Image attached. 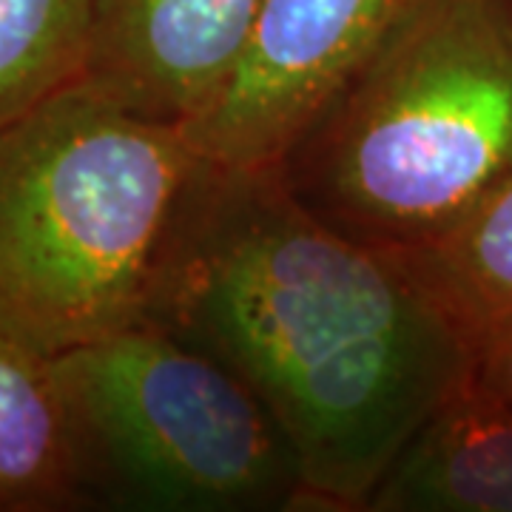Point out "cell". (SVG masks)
<instances>
[{"label":"cell","mask_w":512,"mask_h":512,"mask_svg":"<svg viewBox=\"0 0 512 512\" xmlns=\"http://www.w3.org/2000/svg\"><path fill=\"white\" fill-rule=\"evenodd\" d=\"M55 365L92 498L157 512H302L291 444L214 356L137 325Z\"/></svg>","instance_id":"cell-4"},{"label":"cell","mask_w":512,"mask_h":512,"mask_svg":"<svg viewBox=\"0 0 512 512\" xmlns=\"http://www.w3.org/2000/svg\"><path fill=\"white\" fill-rule=\"evenodd\" d=\"M365 512H512V402L467 379L407 439Z\"/></svg>","instance_id":"cell-7"},{"label":"cell","mask_w":512,"mask_h":512,"mask_svg":"<svg viewBox=\"0 0 512 512\" xmlns=\"http://www.w3.org/2000/svg\"><path fill=\"white\" fill-rule=\"evenodd\" d=\"M470 379L512 402V319L484 330L473 342Z\"/></svg>","instance_id":"cell-11"},{"label":"cell","mask_w":512,"mask_h":512,"mask_svg":"<svg viewBox=\"0 0 512 512\" xmlns=\"http://www.w3.org/2000/svg\"><path fill=\"white\" fill-rule=\"evenodd\" d=\"M92 501L55 356L0 330V512Z\"/></svg>","instance_id":"cell-8"},{"label":"cell","mask_w":512,"mask_h":512,"mask_svg":"<svg viewBox=\"0 0 512 512\" xmlns=\"http://www.w3.org/2000/svg\"><path fill=\"white\" fill-rule=\"evenodd\" d=\"M268 0H94L80 86L183 128L234 77Z\"/></svg>","instance_id":"cell-6"},{"label":"cell","mask_w":512,"mask_h":512,"mask_svg":"<svg viewBox=\"0 0 512 512\" xmlns=\"http://www.w3.org/2000/svg\"><path fill=\"white\" fill-rule=\"evenodd\" d=\"M419 0H268L220 97L183 134L208 165L274 171Z\"/></svg>","instance_id":"cell-5"},{"label":"cell","mask_w":512,"mask_h":512,"mask_svg":"<svg viewBox=\"0 0 512 512\" xmlns=\"http://www.w3.org/2000/svg\"><path fill=\"white\" fill-rule=\"evenodd\" d=\"M396 259L470 342L512 319V165L447 231Z\"/></svg>","instance_id":"cell-9"},{"label":"cell","mask_w":512,"mask_h":512,"mask_svg":"<svg viewBox=\"0 0 512 512\" xmlns=\"http://www.w3.org/2000/svg\"><path fill=\"white\" fill-rule=\"evenodd\" d=\"M146 325L237 373L291 444L302 512H365L470 379L473 342L393 254L316 220L274 171L202 160Z\"/></svg>","instance_id":"cell-1"},{"label":"cell","mask_w":512,"mask_h":512,"mask_svg":"<svg viewBox=\"0 0 512 512\" xmlns=\"http://www.w3.org/2000/svg\"><path fill=\"white\" fill-rule=\"evenodd\" d=\"M94 0H0V128L83 80Z\"/></svg>","instance_id":"cell-10"},{"label":"cell","mask_w":512,"mask_h":512,"mask_svg":"<svg viewBox=\"0 0 512 512\" xmlns=\"http://www.w3.org/2000/svg\"><path fill=\"white\" fill-rule=\"evenodd\" d=\"M512 165V0H419L276 165L333 231L407 254Z\"/></svg>","instance_id":"cell-2"},{"label":"cell","mask_w":512,"mask_h":512,"mask_svg":"<svg viewBox=\"0 0 512 512\" xmlns=\"http://www.w3.org/2000/svg\"><path fill=\"white\" fill-rule=\"evenodd\" d=\"M202 157L72 86L0 128V330L60 356L146 325Z\"/></svg>","instance_id":"cell-3"}]
</instances>
